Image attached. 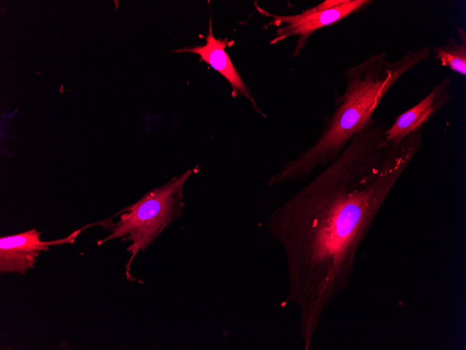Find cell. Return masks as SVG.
<instances>
[{
	"mask_svg": "<svg viewBox=\"0 0 466 350\" xmlns=\"http://www.w3.org/2000/svg\"><path fill=\"white\" fill-rule=\"evenodd\" d=\"M206 44L193 48H185L176 52H190L199 54L201 60L208 63L213 69L220 73L230 83L232 87V96L242 94L252 102L254 109L264 115L248 91L246 84L235 68L228 54L225 52L227 39L216 38L212 31L211 20H209V32L206 37Z\"/></svg>",
	"mask_w": 466,
	"mask_h": 350,
	"instance_id": "cell-7",
	"label": "cell"
},
{
	"mask_svg": "<svg viewBox=\"0 0 466 350\" xmlns=\"http://www.w3.org/2000/svg\"><path fill=\"white\" fill-rule=\"evenodd\" d=\"M371 2L370 0H326L300 13L287 15H276L258 8L262 14L271 18L266 27H278L270 44H276L290 36L298 37L292 52V57L294 58L300 54L315 31L362 11Z\"/></svg>",
	"mask_w": 466,
	"mask_h": 350,
	"instance_id": "cell-4",
	"label": "cell"
},
{
	"mask_svg": "<svg viewBox=\"0 0 466 350\" xmlns=\"http://www.w3.org/2000/svg\"><path fill=\"white\" fill-rule=\"evenodd\" d=\"M63 85H62L61 86V87L59 88V91H60L61 93L63 92Z\"/></svg>",
	"mask_w": 466,
	"mask_h": 350,
	"instance_id": "cell-9",
	"label": "cell"
},
{
	"mask_svg": "<svg viewBox=\"0 0 466 350\" xmlns=\"http://www.w3.org/2000/svg\"><path fill=\"white\" fill-rule=\"evenodd\" d=\"M77 230L68 237L52 241H42V232L36 228L0 238V272L24 274L34 268L41 251H49L51 245L73 243L80 233Z\"/></svg>",
	"mask_w": 466,
	"mask_h": 350,
	"instance_id": "cell-5",
	"label": "cell"
},
{
	"mask_svg": "<svg viewBox=\"0 0 466 350\" xmlns=\"http://www.w3.org/2000/svg\"><path fill=\"white\" fill-rule=\"evenodd\" d=\"M193 172L188 170L165 184L146 192L142 198L110 218L91 225H99L110 235L98 241V245L114 239L130 242L127 251L130 257L126 264L127 279L135 281L130 266L140 251H144L160 233L183 212V187Z\"/></svg>",
	"mask_w": 466,
	"mask_h": 350,
	"instance_id": "cell-3",
	"label": "cell"
},
{
	"mask_svg": "<svg viewBox=\"0 0 466 350\" xmlns=\"http://www.w3.org/2000/svg\"><path fill=\"white\" fill-rule=\"evenodd\" d=\"M460 41L451 36L446 43L433 48L434 57L442 66L452 71L466 75V34L464 29H457Z\"/></svg>",
	"mask_w": 466,
	"mask_h": 350,
	"instance_id": "cell-8",
	"label": "cell"
},
{
	"mask_svg": "<svg viewBox=\"0 0 466 350\" xmlns=\"http://www.w3.org/2000/svg\"><path fill=\"white\" fill-rule=\"evenodd\" d=\"M430 47L410 49L391 61L386 52L375 53L347 68L344 93L336 96L331 115L324 120L318 139L295 159L283 164L268 180L271 187L306 177L328 166L350 140L373 124V115L395 83L407 72L428 59Z\"/></svg>",
	"mask_w": 466,
	"mask_h": 350,
	"instance_id": "cell-2",
	"label": "cell"
},
{
	"mask_svg": "<svg viewBox=\"0 0 466 350\" xmlns=\"http://www.w3.org/2000/svg\"><path fill=\"white\" fill-rule=\"evenodd\" d=\"M451 83V78L446 76L419 103L396 116L393 123L386 131L384 143L386 145L398 144L412 132L423 128L451 101L449 92Z\"/></svg>",
	"mask_w": 466,
	"mask_h": 350,
	"instance_id": "cell-6",
	"label": "cell"
},
{
	"mask_svg": "<svg viewBox=\"0 0 466 350\" xmlns=\"http://www.w3.org/2000/svg\"><path fill=\"white\" fill-rule=\"evenodd\" d=\"M386 129L375 122L354 136L266 222L285 255L287 302L299 309L306 350L326 309L348 287L358 250L384 203L423 146L416 132L386 145Z\"/></svg>",
	"mask_w": 466,
	"mask_h": 350,
	"instance_id": "cell-1",
	"label": "cell"
}]
</instances>
